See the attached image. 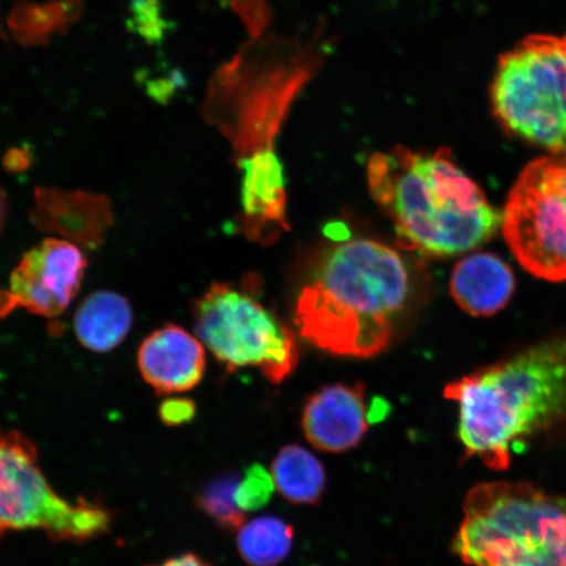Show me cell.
I'll return each mask as SVG.
<instances>
[{
  "label": "cell",
  "instance_id": "7402d4cb",
  "mask_svg": "<svg viewBox=\"0 0 566 566\" xmlns=\"http://www.w3.org/2000/svg\"><path fill=\"white\" fill-rule=\"evenodd\" d=\"M195 415V402L186 398H177L176 395H171L168 399L161 401L159 407L160 420L168 427H177V424L189 422Z\"/></svg>",
  "mask_w": 566,
  "mask_h": 566
},
{
  "label": "cell",
  "instance_id": "cb8c5ba5",
  "mask_svg": "<svg viewBox=\"0 0 566 566\" xmlns=\"http://www.w3.org/2000/svg\"><path fill=\"white\" fill-rule=\"evenodd\" d=\"M148 566H212L207 562H203L201 557L193 554L181 555L179 557L169 558V560L159 565Z\"/></svg>",
  "mask_w": 566,
  "mask_h": 566
},
{
  "label": "cell",
  "instance_id": "ba28073f",
  "mask_svg": "<svg viewBox=\"0 0 566 566\" xmlns=\"http://www.w3.org/2000/svg\"><path fill=\"white\" fill-rule=\"evenodd\" d=\"M502 232L534 277L566 281V154L531 161L507 196Z\"/></svg>",
  "mask_w": 566,
  "mask_h": 566
},
{
  "label": "cell",
  "instance_id": "3957f363",
  "mask_svg": "<svg viewBox=\"0 0 566 566\" xmlns=\"http://www.w3.org/2000/svg\"><path fill=\"white\" fill-rule=\"evenodd\" d=\"M444 396L458 402L467 455L506 470L515 443L566 417V335L451 381Z\"/></svg>",
  "mask_w": 566,
  "mask_h": 566
},
{
  "label": "cell",
  "instance_id": "4fadbf2b",
  "mask_svg": "<svg viewBox=\"0 0 566 566\" xmlns=\"http://www.w3.org/2000/svg\"><path fill=\"white\" fill-rule=\"evenodd\" d=\"M242 168V221L240 230L259 242L273 240L286 222V182L273 148L239 159Z\"/></svg>",
  "mask_w": 566,
  "mask_h": 566
},
{
  "label": "cell",
  "instance_id": "277c9868",
  "mask_svg": "<svg viewBox=\"0 0 566 566\" xmlns=\"http://www.w3.org/2000/svg\"><path fill=\"white\" fill-rule=\"evenodd\" d=\"M454 552L471 566H566V499L525 483L467 495Z\"/></svg>",
  "mask_w": 566,
  "mask_h": 566
},
{
  "label": "cell",
  "instance_id": "d6986e66",
  "mask_svg": "<svg viewBox=\"0 0 566 566\" xmlns=\"http://www.w3.org/2000/svg\"><path fill=\"white\" fill-rule=\"evenodd\" d=\"M235 475L222 476L203 486L197 504L201 511L224 528L237 530L244 525L245 513L237 504L239 484Z\"/></svg>",
  "mask_w": 566,
  "mask_h": 566
},
{
  "label": "cell",
  "instance_id": "7a4b0ae2",
  "mask_svg": "<svg viewBox=\"0 0 566 566\" xmlns=\"http://www.w3.org/2000/svg\"><path fill=\"white\" fill-rule=\"evenodd\" d=\"M370 193L395 224L405 250L449 258L475 250L499 231L502 217L449 150L396 147L367 165Z\"/></svg>",
  "mask_w": 566,
  "mask_h": 566
},
{
  "label": "cell",
  "instance_id": "44dd1931",
  "mask_svg": "<svg viewBox=\"0 0 566 566\" xmlns=\"http://www.w3.org/2000/svg\"><path fill=\"white\" fill-rule=\"evenodd\" d=\"M274 488L272 472H268L260 464H254L248 469L245 476L239 480L237 504L244 513L259 511L271 500Z\"/></svg>",
  "mask_w": 566,
  "mask_h": 566
},
{
  "label": "cell",
  "instance_id": "ac0fdd59",
  "mask_svg": "<svg viewBox=\"0 0 566 566\" xmlns=\"http://www.w3.org/2000/svg\"><path fill=\"white\" fill-rule=\"evenodd\" d=\"M294 530L275 516H261L239 528L238 548L251 566H277L293 547Z\"/></svg>",
  "mask_w": 566,
  "mask_h": 566
},
{
  "label": "cell",
  "instance_id": "5bb4252c",
  "mask_svg": "<svg viewBox=\"0 0 566 566\" xmlns=\"http://www.w3.org/2000/svg\"><path fill=\"white\" fill-rule=\"evenodd\" d=\"M450 289L458 306L472 316H493L511 302L515 275L497 254L479 252L460 260L452 271Z\"/></svg>",
  "mask_w": 566,
  "mask_h": 566
},
{
  "label": "cell",
  "instance_id": "5b68a950",
  "mask_svg": "<svg viewBox=\"0 0 566 566\" xmlns=\"http://www.w3.org/2000/svg\"><path fill=\"white\" fill-rule=\"evenodd\" d=\"M491 98L495 119L513 137L566 154V33L530 34L502 54Z\"/></svg>",
  "mask_w": 566,
  "mask_h": 566
},
{
  "label": "cell",
  "instance_id": "484cf974",
  "mask_svg": "<svg viewBox=\"0 0 566 566\" xmlns=\"http://www.w3.org/2000/svg\"><path fill=\"white\" fill-rule=\"evenodd\" d=\"M9 214V201L2 187H0V232L3 231Z\"/></svg>",
  "mask_w": 566,
  "mask_h": 566
},
{
  "label": "cell",
  "instance_id": "2e32d148",
  "mask_svg": "<svg viewBox=\"0 0 566 566\" xmlns=\"http://www.w3.org/2000/svg\"><path fill=\"white\" fill-rule=\"evenodd\" d=\"M84 0L20 2L10 13L13 38L24 46L45 45L55 34L66 32L81 18Z\"/></svg>",
  "mask_w": 566,
  "mask_h": 566
},
{
  "label": "cell",
  "instance_id": "9a60e30c",
  "mask_svg": "<svg viewBox=\"0 0 566 566\" xmlns=\"http://www.w3.org/2000/svg\"><path fill=\"white\" fill-rule=\"evenodd\" d=\"M133 308L118 293H92L75 311L74 334L83 346L94 353H108L125 342L133 327Z\"/></svg>",
  "mask_w": 566,
  "mask_h": 566
},
{
  "label": "cell",
  "instance_id": "d4e9b609",
  "mask_svg": "<svg viewBox=\"0 0 566 566\" xmlns=\"http://www.w3.org/2000/svg\"><path fill=\"white\" fill-rule=\"evenodd\" d=\"M19 307V304L10 290L0 287V321H3L7 316H10L13 311Z\"/></svg>",
  "mask_w": 566,
  "mask_h": 566
},
{
  "label": "cell",
  "instance_id": "52a82bcc",
  "mask_svg": "<svg viewBox=\"0 0 566 566\" xmlns=\"http://www.w3.org/2000/svg\"><path fill=\"white\" fill-rule=\"evenodd\" d=\"M111 525L112 513L104 505L56 494L30 438L0 429V537L41 530L54 542L82 543L108 533Z\"/></svg>",
  "mask_w": 566,
  "mask_h": 566
},
{
  "label": "cell",
  "instance_id": "9c48e42d",
  "mask_svg": "<svg viewBox=\"0 0 566 566\" xmlns=\"http://www.w3.org/2000/svg\"><path fill=\"white\" fill-rule=\"evenodd\" d=\"M87 266L81 247L51 237L24 253L13 268L9 290L19 307L55 318L65 313L80 292Z\"/></svg>",
  "mask_w": 566,
  "mask_h": 566
},
{
  "label": "cell",
  "instance_id": "6da1fadb",
  "mask_svg": "<svg viewBox=\"0 0 566 566\" xmlns=\"http://www.w3.org/2000/svg\"><path fill=\"white\" fill-rule=\"evenodd\" d=\"M412 294L405 259L369 239L339 243L318 260L296 301L301 335L325 352L369 358L384 352Z\"/></svg>",
  "mask_w": 566,
  "mask_h": 566
},
{
  "label": "cell",
  "instance_id": "4316f807",
  "mask_svg": "<svg viewBox=\"0 0 566 566\" xmlns=\"http://www.w3.org/2000/svg\"><path fill=\"white\" fill-rule=\"evenodd\" d=\"M0 35H2V38L4 39V32L2 30V25H0Z\"/></svg>",
  "mask_w": 566,
  "mask_h": 566
},
{
  "label": "cell",
  "instance_id": "8992f818",
  "mask_svg": "<svg viewBox=\"0 0 566 566\" xmlns=\"http://www.w3.org/2000/svg\"><path fill=\"white\" fill-rule=\"evenodd\" d=\"M196 336L229 371L259 367L272 384L286 379L298 364L293 332L252 286L212 283L193 303Z\"/></svg>",
  "mask_w": 566,
  "mask_h": 566
},
{
  "label": "cell",
  "instance_id": "ffe728a7",
  "mask_svg": "<svg viewBox=\"0 0 566 566\" xmlns=\"http://www.w3.org/2000/svg\"><path fill=\"white\" fill-rule=\"evenodd\" d=\"M126 25L148 44H158L171 31V21L160 0H132Z\"/></svg>",
  "mask_w": 566,
  "mask_h": 566
},
{
  "label": "cell",
  "instance_id": "30bf717a",
  "mask_svg": "<svg viewBox=\"0 0 566 566\" xmlns=\"http://www.w3.org/2000/svg\"><path fill=\"white\" fill-rule=\"evenodd\" d=\"M31 222L53 238L67 240L84 251L96 250L115 223L108 198L86 190L38 188L34 190Z\"/></svg>",
  "mask_w": 566,
  "mask_h": 566
},
{
  "label": "cell",
  "instance_id": "7c38bea8",
  "mask_svg": "<svg viewBox=\"0 0 566 566\" xmlns=\"http://www.w3.org/2000/svg\"><path fill=\"white\" fill-rule=\"evenodd\" d=\"M371 421L365 388L359 384L335 385L311 396L304 406L302 427L315 449L344 452L363 441Z\"/></svg>",
  "mask_w": 566,
  "mask_h": 566
},
{
  "label": "cell",
  "instance_id": "e0dca14e",
  "mask_svg": "<svg viewBox=\"0 0 566 566\" xmlns=\"http://www.w3.org/2000/svg\"><path fill=\"white\" fill-rule=\"evenodd\" d=\"M274 485L292 504H316L325 488V471L314 454L301 446H286L272 465Z\"/></svg>",
  "mask_w": 566,
  "mask_h": 566
},
{
  "label": "cell",
  "instance_id": "8fae6325",
  "mask_svg": "<svg viewBox=\"0 0 566 566\" xmlns=\"http://www.w3.org/2000/svg\"><path fill=\"white\" fill-rule=\"evenodd\" d=\"M140 377L160 395H180L200 385L207 353L200 338L176 324L155 329L137 352Z\"/></svg>",
  "mask_w": 566,
  "mask_h": 566
},
{
  "label": "cell",
  "instance_id": "603a6c76",
  "mask_svg": "<svg viewBox=\"0 0 566 566\" xmlns=\"http://www.w3.org/2000/svg\"><path fill=\"white\" fill-rule=\"evenodd\" d=\"M31 153L27 148H12L4 157V167L11 172H20L31 166Z\"/></svg>",
  "mask_w": 566,
  "mask_h": 566
}]
</instances>
